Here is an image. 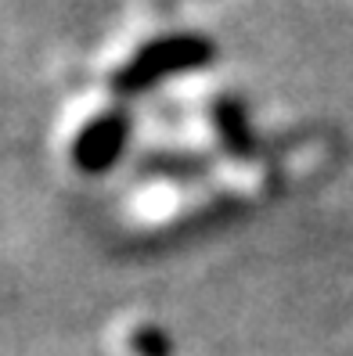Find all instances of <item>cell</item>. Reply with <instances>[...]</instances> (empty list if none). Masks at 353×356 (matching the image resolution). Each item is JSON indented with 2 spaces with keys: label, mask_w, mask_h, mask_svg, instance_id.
Masks as SVG:
<instances>
[{
  "label": "cell",
  "mask_w": 353,
  "mask_h": 356,
  "mask_svg": "<svg viewBox=\"0 0 353 356\" xmlns=\"http://www.w3.org/2000/svg\"><path fill=\"white\" fill-rule=\"evenodd\" d=\"M130 349L137 356H173V342L162 327H152V324H141L130 331Z\"/></svg>",
  "instance_id": "obj_4"
},
{
  "label": "cell",
  "mask_w": 353,
  "mask_h": 356,
  "mask_svg": "<svg viewBox=\"0 0 353 356\" xmlns=\"http://www.w3.org/2000/svg\"><path fill=\"white\" fill-rule=\"evenodd\" d=\"M130 130H134V122L123 108H109V112H97L94 119H87L69 144L72 170H79L83 177L112 173L119 165V159L127 155Z\"/></svg>",
  "instance_id": "obj_2"
},
{
  "label": "cell",
  "mask_w": 353,
  "mask_h": 356,
  "mask_svg": "<svg viewBox=\"0 0 353 356\" xmlns=\"http://www.w3.org/2000/svg\"><path fill=\"white\" fill-rule=\"evenodd\" d=\"M210 119H213V134L220 140V148L245 162L260 152V140H256V130H253V119H249V108L231 97V94H220L213 104H210Z\"/></svg>",
  "instance_id": "obj_3"
},
{
  "label": "cell",
  "mask_w": 353,
  "mask_h": 356,
  "mask_svg": "<svg viewBox=\"0 0 353 356\" xmlns=\"http://www.w3.org/2000/svg\"><path fill=\"white\" fill-rule=\"evenodd\" d=\"M213 61H217V44L205 33H166L141 44L112 72V90L119 97H134L144 90H155L177 76L210 69Z\"/></svg>",
  "instance_id": "obj_1"
}]
</instances>
